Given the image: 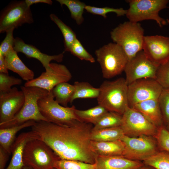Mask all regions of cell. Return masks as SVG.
I'll return each instance as SVG.
<instances>
[{
	"instance_id": "cell-37",
	"label": "cell",
	"mask_w": 169,
	"mask_h": 169,
	"mask_svg": "<svg viewBox=\"0 0 169 169\" xmlns=\"http://www.w3.org/2000/svg\"><path fill=\"white\" fill-rule=\"evenodd\" d=\"M156 79L163 88H169V61L158 67Z\"/></svg>"
},
{
	"instance_id": "cell-20",
	"label": "cell",
	"mask_w": 169,
	"mask_h": 169,
	"mask_svg": "<svg viewBox=\"0 0 169 169\" xmlns=\"http://www.w3.org/2000/svg\"><path fill=\"white\" fill-rule=\"evenodd\" d=\"M131 108L141 112L158 129L164 126L158 99L143 101Z\"/></svg>"
},
{
	"instance_id": "cell-13",
	"label": "cell",
	"mask_w": 169,
	"mask_h": 169,
	"mask_svg": "<svg viewBox=\"0 0 169 169\" xmlns=\"http://www.w3.org/2000/svg\"><path fill=\"white\" fill-rule=\"evenodd\" d=\"M49 66V68L38 77L26 81L24 86L36 87L50 92L58 84L68 82L71 79L72 74L65 65L51 63Z\"/></svg>"
},
{
	"instance_id": "cell-8",
	"label": "cell",
	"mask_w": 169,
	"mask_h": 169,
	"mask_svg": "<svg viewBox=\"0 0 169 169\" xmlns=\"http://www.w3.org/2000/svg\"><path fill=\"white\" fill-rule=\"evenodd\" d=\"M39 111L49 121L61 125H70L83 122L76 115L75 107H64L55 100L52 91L38 102Z\"/></svg>"
},
{
	"instance_id": "cell-28",
	"label": "cell",
	"mask_w": 169,
	"mask_h": 169,
	"mask_svg": "<svg viewBox=\"0 0 169 169\" xmlns=\"http://www.w3.org/2000/svg\"><path fill=\"white\" fill-rule=\"evenodd\" d=\"M49 17L51 20L57 25L62 33L64 38V51L70 52L72 45L77 38L75 33L54 14H51Z\"/></svg>"
},
{
	"instance_id": "cell-9",
	"label": "cell",
	"mask_w": 169,
	"mask_h": 169,
	"mask_svg": "<svg viewBox=\"0 0 169 169\" xmlns=\"http://www.w3.org/2000/svg\"><path fill=\"white\" fill-rule=\"evenodd\" d=\"M120 140L125 146L122 156L129 159L143 162L160 151L154 136L130 137L124 135Z\"/></svg>"
},
{
	"instance_id": "cell-32",
	"label": "cell",
	"mask_w": 169,
	"mask_h": 169,
	"mask_svg": "<svg viewBox=\"0 0 169 169\" xmlns=\"http://www.w3.org/2000/svg\"><path fill=\"white\" fill-rule=\"evenodd\" d=\"M54 167L57 169H95V164L78 161L60 159L56 161Z\"/></svg>"
},
{
	"instance_id": "cell-27",
	"label": "cell",
	"mask_w": 169,
	"mask_h": 169,
	"mask_svg": "<svg viewBox=\"0 0 169 169\" xmlns=\"http://www.w3.org/2000/svg\"><path fill=\"white\" fill-rule=\"evenodd\" d=\"M108 111L99 105L86 110H75L76 115L82 121L94 125Z\"/></svg>"
},
{
	"instance_id": "cell-30",
	"label": "cell",
	"mask_w": 169,
	"mask_h": 169,
	"mask_svg": "<svg viewBox=\"0 0 169 169\" xmlns=\"http://www.w3.org/2000/svg\"><path fill=\"white\" fill-rule=\"evenodd\" d=\"M122 115L117 113L108 111L94 125L93 130L120 126Z\"/></svg>"
},
{
	"instance_id": "cell-33",
	"label": "cell",
	"mask_w": 169,
	"mask_h": 169,
	"mask_svg": "<svg viewBox=\"0 0 169 169\" xmlns=\"http://www.w3.org/2000/svg\"><path fill=\"white\" fill-rule=\"evenodd\" d=\"M158 100L165 126L169 122V88H163Z\"/></svg>"
},
{
	"instance_id": "cell-5",
	"label": "cell",
	"mask_w": 169,
	"mask_h": 169,
	"mask_svg": "<svg viewBox=\"0 0 169 169\" xmlns=\"http://www.w3.org/2000/svg\"><path fill=\"white\" fill-rule=\"evenodd\" d=\"M95 53L103 78H111L124 71L128 60L124 51L118 44L109 43L96 50Z\"/></svg>"
},
{
	"instance_id": "cell-29",
	"label": "cell",
	"mask_w": 169,
	"mask_h": 169,
	"mask_svg": "<svg viewBox=\"0 0 169 169\" xmlns=\"http://www.w3.org/2000/svg\"><path fill=\"white\" fill-rule=\"evenodd\" d=\"M61 6H66L69 9L71 18L75 20L79 25L84 21L83 14L86 6L83 2L77 0H57Z\"/></svg>"
},
{
	"instance_id": "cell-14",
	"label": "cell",
	"mask_w": 169,
	"mask_h": 169,
	"mask_svg": "<svg viewBox=\"0 0 169 169\" xmlns=\"http://www.w3.org/2000/svg\"><path fill=\"white\" fill-rule=\"evenodd\" d=\"M158 67L147 58L142 50L140 51L128 61L125 67L124 71L127 84L142 78L156 79Z\"/></svg>"
},
{
	"instance_id": "cell-36",
	"label": "cell",
	"mask_w": 169,
	"mask_h": 169,
	"mask_svg": "<svg viewBox=\"0 0 169 169\" xmlns=\"http://www.w3.org/2000/svg\"><path fill=\"white\" fill-rule=\"evenodd\" d=\"M22 83L21 79L8 74L0 73V93L7 92L11 90L13 86L20 85Z\"/></svg>"
},
{
	"instance_id": "cell-6",
	"label": "cell",
	"mask_w": 169,
	"mask_h": 169,
	"mask_svg": "<svg viewBox=\"0 0 169 169\" xmlns=\"http://www.w3.org/2000/svg\"><path fill=\"white\" fill-rule=\"evenodd\" d=\"M129 8L126 14L129 21L137 23L144 20L156 21L160 27L167 24V19L161 17L159 12L167 7L168 0H129Z\"/></svg>"
},
{
	"instance_id": "cell-19",
	"label": "cell",
	"mask_w": 169,
	"mask_h": 169,
	"mask_svg": "<svg viewBox=\"0 0 169 169\" xmlns=\"http://www.w3.org/2000/svg\"><path fill=\"white\" fill-rule=\"evenodd\" d=\"M35 139H38V136L32 131L20 134L12 146V158L5 169H23V157L24 147L28 142Z\"/></svg>"
},
{
	"instance_id": "cell-34",
	"label": "cell",
	"mask_w": 169,
	"mask_h": 169,
	"mask_svg": "<svg viewBox=\"0 0 169 169\" xmlns=\"http://www.w3.org/2000/svg\"><path fill=\"white\" fill-rule=\"evenodd\" d=\"M85 9L89 13L93 14L99 15L105 18H107L106 14L110 13H115L118 17L126 15L127 10L122 8H115L108 7L99 8L86 5Z\"/></svg>"
},
{
	"instance_id": "cell-15",
	"label": "cell",
	"mask_w": 169,
	"mask_h": 169,
	"mask_svg": "<svg viewBox=\"0 0 169 169\" xmlns=\"http://www.w3.org/2000/svg\"><path fill=\"white\" fill-rule=\"evenodd\" d=\"M142 49L147 58L159 67L169 61V37L144 36Z\"/></svg>"
},
{
	"instance_id": "cell-11",
	"label": "cell",
	"mask_w": 169,
	"mask_h": 169,
	"mask_svg": "<svg viewBox=\"0 0 169 169\" xmlns=\"http://www.w3.org/2000/svg\"><path fill=\"white\" fill-rule=\"evenodd\" d=\"M122 116L120 127L125 135L130 137L156 136L159 129L138 110L128 106Z\"/></svg>"
},
{
	"instance_id": "cell-22",
	"label": "cell",
	"mask_w": 169,
	"mask_h": 169,
	"mask_svg": "<svg viewBox=\"0 0 169 169\" xmlns=\"http://www.w3.org/2000/svg\"><path fill=\"white\" fill-rule=\"evenodd\" d=\"M124 147V143L121 140L101 142L91 141V149L97 156H122Z\"/></svg>"
},
{
	"instance_id": "cell-10",
	"label": "cell",
	"mask_w": 169,
	"mask_h": 169,
	"mask_svg": "<svg viewBox=\"0 0 169 169\" xmlns=\"http://www.w3.org/2000/svg\"><path fill=\"white\" fill-rule=\"evenodd\" d=\"M33 22L30 7L28 6L25 0L12 1L0 13V33Z\"/></svg>"
},
{
	"instance_id": "cell-42",
	"label": "cell",
	"mask_w": 169,
	"mask_h": 169,
	"mask_svg": "<svg viewBox=\"0 0 169 169\" xmlns=\"http://www.w3.org/2000/svg\"><path fill=\"white\" fill-rule=\"evenodd\" d=\"M4 57L0 55V73L8 74Z\"/></svg>"
},
{
	"instance_id": "cell-17",
	"label": "cell",
	"mask_w": 169,
	"mask_h": 169,
	"mask_svg": "<svg viewBox=\"0 0 169 169\" xmlns=\"http://www.w3.org/2000/svg\"><path fill=\"white\" fill-rule=\"evenodd\" d=\"M13 48L17 53L21 52L28 58H33L38 59L41 63L45 70L49 68V64L51 61L61 62L62 61L64 57V52L57 55H52L42 53L35 46L26 44L18 37L15 38Z\"/></svg>"
},
{
	"instance_id": "cell-35",
	"label": "cell",
	"mask_w": 169,
	"mask_h": 169,
	"mask_svg": "<svg viewBox=\"0 0 169 169\" xmlns=\"http://www.w3.org/2000/svg\"><path fill=\"white\" fill-rule=\"evenodd\" d=\"M70 52L81 60H84L91 63L95 61V58L85 49L77 38L72 45Z\"/></svg>"
},
{
	"instance_id": "cell-21",
	"label": "cell",
	"mask_w": 169,
	"mask_h": 169,
	"mask_svg": "<svg viewBox=\"0 0 169 169\" xmlns=\"http://www.w3.org/2000/svg\"><path fill=\"white\" fill-rule=\"evenodd\" d=\"M8 69L18 74L23 79L27 81L34 79V72L23 63L13 48L4 56Z\"/></svg>"
},
{
	"instance_id": "cell-39",
	"label": "cell",
	"mask_w": 169,
	"mask_h": 169,
	"mask_svg": "<svg viewBox=\"0 0 169 169\" xmlns=\"http://www.w3.org/2000/svg\"><path fill=\"white\" fill-rule=\"evenodd\" d=\"M14 29L12 28L6 32V35L0 46V55L4 56L12 48H13L15 38L13 36Z\"/></svg>"
},
{
	"instance_id": "cell-45",
	"label": "cell",
	"mask_w": 169,
	"mask_h": 169,
	"mask_svg": "<svg viewBox=\"0 0 169 169\" xmlns=\"http://www.w3.org/2000/svg\"><path fill=\"white\" fill-rule=\"evenodd\" d=\"M23 169H33L32 168L29 166H24Z\"/></svg>"
},
{
	"instance_id": "cell-18",
	"label": "cell",
	"mask_w": 169,
	"mask_h": 169,
	"mask_svg": "<svg viewBox=\"0 0 169 169\" xmlns=\"http://www.w3.org/2000/svg\"><path fill=\"white\" fill-rule=\"evenodd\" d=\"M95 164V169H138L144 163L142 161L129 159L123 156L97 155Z\"/></svg>"
},
{
	"instance_id": "cell-41",
	"label": "cell",
	"mask_w": 169,
	"mask_h": 169,
	"mask_svg": "<svg viewBox=\"0 0 169 169\" xmlns=\"http://www.w3.org/2000/svg\"><path fill=\"white\" fill-rule=\"evenodd\" d=\"M25 1L28 7H30L33 4L39 3H45L49 5H52L53 3L51 0H25Z\"/></svg>"
},
{
	"instance_id": "cell-46",
	"label": "cell",
	"mask_w": 169,
	"mask_h": 169,
	"mask_svg": "<svg viewBox=\"0 0 169 169\" xmlns=\"http://www.w3.org/2000/svg\"><path fill=\"white\" fill-rule=\"evenodd\" d=\"M52 169H57V168H55V167H54Z\"/></svg>"
},
{
	"instance_id": "cell-25",
	"label": "cell",
	"mask_w": 169,
	"mask_h": 169,
	"mask_svg": "<svg viewBox=\"0 0 169 169\" xmlns=\"http://www.w3.org/2000/svg\"><path fill=\"white\" fill-rule=\"evenodd\" d=\"M74 90V84L64 82L57 85L51 91L55 100L61 105L67 107L68 103L70 102Z\"/></svg>"
},
{
	"instance_id": "cell-23",
	"label": "cell",
	"mask_w": 169,
	"mask_h": 169,
	"mask_svg": "<svg viewBox=\"0 0 169 169\" xmlns=\"http://www.w3.org/2000/svg\"><path fill=\"white\" fill-rule=\"evenodd\" d=\"M36 123L34 120H30L21 125L0 129V146L10 155L17 133L23 128L34 125Z\"/></svg>"
},
{
	"instance_id": "cell-44",
	"label": "cell",
	"mask_w": 169,
	"mask_h": 169,
	"mask_svg": "<svg viewBox=\"0 0 169 169\" xmlns=\"http://www.w3.org/2000/svg\"><path fill=\"white\" fill-rule=\"evenodd\" d=\"M165 127L167 131L169 132V122L167 123Z\"/></svg>"
},
{
	"instance_id": "cell-2",
	"label": "cell",
	"mask_w": 169,
	"mask_h": 169,
	"mask_svg": "<svg viewBox=\"0 0 169 169\" xmlns=\"http://www.w3.org/2000/svg\"><path fill=\"white\" fill-rule=\"evenodd\" d=\"M99 88L100 93L97 98L98 105L108 111L122 115L129 106L125 79L121 77L113 81L106 80Z\"/></svg>"
},
{
	"instance_id": "cell-3",
	"label": "cell",
	"mask_w": 169,
	"mask_h": 169,
	"mask_svg": "<svg viewBox=\"0 0 169 169\" xmlns=\"http://www.w3.org/2000/svg\"><path fill=\"white\" fill-rule=\"evenodd\" d=\"M25 96L23 107L18 113L11 120L0 123V129L21 125L30 120L35 121H49L40 113L38 101L49 93L47 90L36 87H21Z\"/></svg>"
},
{
	"instance_id": "cell-31",
	"label": "cell",
	"mask_w": 169,
	"mask_h": 169,
	"mask_svg": "<svg viewBox=\"0 0 169 169\" xmlns=\"http://www.w3.org/2000/svg\"><path fill=\"white\" fill-rule=\"evenodd\" d=\"M143 162L156 169H169V153L159 151Z\"/></svg>"
},
{
	"instance_id": "cell-47",
	"label": "cell",
	"mask_w": 169,
	"mask_h": 169,
	"mask_svg": "<svg viewBox=\"0 0 169 169\" xmlns=\"http://www.w3.org/2000/svg\"></svg>"
},
{
	"instance_id": "cell-43",
	"label": "cell",
	"mask_w": 169,
	"mask_h": 169,
	"mask_svg": "<svg viewBox=\"0 0 169 169\" xmlns=\"http://www.w3.org/2000/svg\"><path fill=\"white\" fill-rule=\"evenodd\" d=\"M138 169H156L155 167L148 165L144 164Z\"/></svg>"
},
{
	"instance_id": "cell-7",
	"label": "cell",
	"mask_w": 169,
	"mask_h": 169,
	"mask_svg": "<svg viewBox=\"0 0 169 169\" xmlns=\"http://www.w3.org/2000/svg\"><path fill=\"white\" fill-rule=\"evenodd\" d=\"M23 159L24 166L33 169H52L56 161L60 159L49 146L38 139L27 143Z\"/></svg>"
},
{
	"instance_id": "cell-12",
	"label": "cell",
	"mask_w": 169,
	"mask_h": 169,
	"mask_svg": "<svg viewBox=\"0 0 169 169\" xmlns=\"http://www.w3.org/2000/svg\"><path fill=\"white\" fill-rule=\"evenodd\" d=\"M163 88L154 79L142 78L133 81L128 85L129 106L131 107L143 101L158 99Z\"/></svg>"
},
{
	"instance_id": "cell-4",
	"label": "cell",
	"mask_w": 169,
	"mask_h": 169,
	"mask_svg": "<svg viewBox=\"0 0 169 169\" xmlns=\"http://www.w3.org/2000/svg\"><path fill=\"white\" fill-rule=\"evenodd\" d=\"M110 36L122 49L128 61L142 50L144 30L138 23L129 21L120 24L111 32Z\"/></svg>"
},
{
	"instance_id": "cell-16",
	"label": "cell",
	"mask_w": 169,
	"mask_h": 169,
	"mask_svg": "<svg viewBox=\"0 0 169 169\" xmlns=\"http://www.w3.org/2000/svg\"><path fill=\"white\" fill-rule=\"evenodd\" d=\"M24 100L23 92L16 87L7 92L0 93V123L12 119L21 110Z\"/></svg>"
},
{
	"instance_id": "cell-40",
	"label": "cell",
	"mask_w": 169,
	"mask_h": 169,
	"mask_svg": "<svg viewBox=\"0 0 169 169\" xmlns=\"http://www.w3.org/2000/svg\"><path fill=\"white\" fill-rule=\"evenodd\" d=\"M9 154L0 146V169H5Z\"/></svg>"
},
{
	"instance_id": "cell-24",
	"label": "cell",
	"mask_w": 169,
	"mask_h": 169,
	"mask_svg": "<svg viewBox=\"0 0 169 169\" xmlns=\"http://www.w3.org/2000/svg\"><path fill=\"white\" fill-rule=\"evenodd\" d=\"M124 135L120 126L92 130L91 141H108L120 140Z\"/></svg>"
},
{
	"instance_id": "cell-38",
	"label": "cell",
	"mask_w": 169,
	"mask_h": 169,
	"mask_svg": "<svg viewBox=\"0 0 169 169\" xmlns=\"http://www.w3.org/2000/svg\"><path fill=\"white\" fill-rule=\"evenodd\" d=\"M157 141L160 151L169 153V132L165 126L159 128L155 137Z\"/></svg>"
},
{
	"instance_id": "cell-1",
	"label": "cell",
	"mask_w": 169,
	"mask_h": 169,
	"mask_svg": "<svg viewBox=\"0 0 169 169\" xmlns=\"http://www.w3.org/2000/svg\"><path fill=\"white\" fill-rule=\"evenodd\" d=\"M92 124L79 122L70 125L36 121L32 131L49 146L61 159L94 164L96 155L91 147Z\"/></svg>"
},
{
	"instance_id": "cell-26",
	"label": "cell",
	"mask_w": 169,
	"mask_h": 169,
	"mask_svg": "<svg viewBox=\"0 0 169 169\" xmlns=\"http://www.w3.org/2000/svg\"><path fill=\"white\" fill-rule=\"evenodd\" d=\"M74 85L75 90L70 102L71 104L76 99L97 98L99 95V88L94 87L88 82L75 81Z\"/></svg>"
}]
</instances>
